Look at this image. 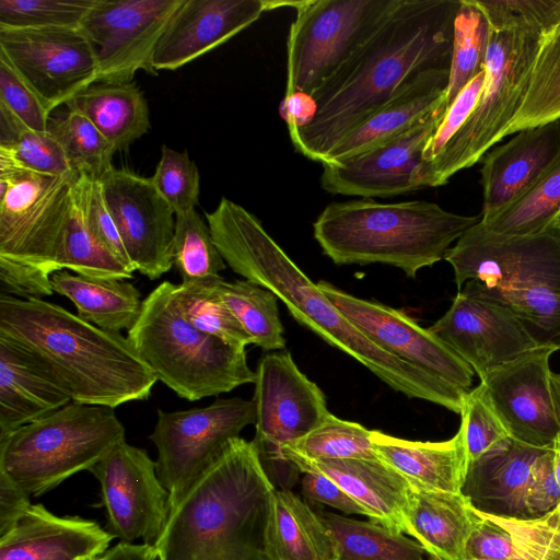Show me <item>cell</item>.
Here are the masks:
<instances>
[{
  "mask_svg": "<svg viewBox=\"0 0 560 560\" xmlns=\"http://www.w3.org/2000/svg\"><path fill=\"white\" fill-rule=\"evenodd\" d=\"M462 289L510 310L540 345L560 346V291L541 285H487L475 280Z\"/></svg>",
  "mask_w": 560,
  "mask_h": 560,
  "instance_id": "obj_35",
  "label": "cell"
},
{
  "mask_svg": "<svg viewBox=\"0 0 560 560\" xmlns=\"http://www.w3.org/2000/svg\"><path fill=\"white\" fill-rule=\"evenodd\" d=\"M276 488L252 442L233 439L170 511L156 560H277L270 545Z\"/></svg>",
  "mask_w": 560,
  "mask_h": 560,
  "instance_id": "obj_3",
  "label": "cell"
},
{
  "mask_svg": "<svg viewBox=\"0 0 560 560\" xmlns=\"http://www.w3.org/2000/svg\"><path fill=\"white\" fill-rule=\"evenodd\" d=\"M460 0H397L311 95V121L289 129L295 150L325 163L334 148L422 72L450 69Z\"/></svg>",
  "mask_w": 560,
  "mask_h": 560,
  "instance_id": "obj_1",
  "label": "cell"
},
{
  "mask_svg": "<svg viewBox=\"0 0 560 560\" xmlns=\"http://www.w3.org/2000/svg\"><path fill=\"white\" fill-rule=\"evenodd\" d=\"M0 56L51 112L96 83L98 68L80 28H1Z\"/></svg>",
  "mask_w": 560,
  "mask_h": 560,
  "instance_id": "obj_15",
  "label": "cell"
},
{
  "mask_svg": "<svg viewBox=\"0 0 560 560\" xmlns=\"http://www.w3.org/2000/svg\"><path fill=\"white\" fill-rule=\"evenodd\" d=\"M0 103L4 104L28 128L47 132L49 115L38 95L0 56Z\"/></svg>",
  "mask_w": 560,
  "mask_h": 560,
  "instance_id": "obj_50",
  "label": "cell"
},
{
  "mask_svg": "<svg viewBox=\"0 0 560 560\" xmlns=\"http://www.w3.org/2000/svg\"><path fill=\"white\" fill-rule=\"evenodd\" d=\"M477 521L476 509L462 492L412 487L405 533L438 560H467V542Z\"/></svg>",
  "mask_w": 560,
  "mask_h": 560,
  "instance_id": "obj_30",
  "label": "cell"
},
{
  "mask_svg": "<svg viewBox=\"0 0 560 560\" xmlns=\"http://www.w3.org/2000/svg\"><path fill=\"white\" fill-rule=\"evenodd\" d=\"M255 436L267 472L289 465L282 447L306 435L330 413L322 389L296 366L289 351L267 352L255 371Z\"/></svg>",
  "mask_w": 560,
  "mask_h": 560,
  "instance_id": "obj_13",
  "label": "cell"
},
{
  "mask_svg": "<svg viewBox=\"0 0 560 560\" xmlns=\"http://www.w3.org/2000/svg\"><path fill=\"white\" fill-rule=\"evenodd\" d=\"M560 159V119L521 130L491 150L480 168L481 218H488L526 192Z\"/></svg>",
  "mask_w": 560,
  "mask_h": 560,
  "instance_id": "obj_24",
  "label": "cell"
},
{
  "mask_svg": "<svg viewBox=\"0 0 560 560\" xmlns=\"http://www.w3.org/2000/svg\"><path fill=\"white\" fill-rule=\"evenodd\" d=\"M559 119L560 24L541 46L526 94L506 130V136Z\"/></svg>",
  "mask_w": 560,
  "mask_h": 560,
  "instance_id": "obj_39",
  "label": "cell"
},
{
  "mask_svg": "<svg viewBox=\"0 0 560 560\" xmlns=\"http://www.w3.org/2000/svg\"><path fill=\"white\" fill-rule=\"evenodd\" d=\"M551 386H552V396L553 402L558 416V420L560 423V373H551Z\"/></svg>",
  "mask_w": 560,
  "mask_h": 560,
  "instance_id": "obj_59",
  "label": "cell"
},
{
  "mask_svg": "<svg viewBox=\"0 0 560 560\" xmlns=\"http://www.w3.org/2000/svg\"><path fill=\"white\" fill-rule=\"evenodd\" d=\"M446 110L443 102L399 136L341 163L323 165L322 188L332 195L370 199L422 189V151Z\"/></svg>",
  "mask_w": 560,
  "mask_h": 560,
  "instance_id": "obj_21",
  "label": "cell"
},
{
  "mask_svg": "<svg viewBox=\"0 0 560 560\" xmlns=\"http://www.w3.org/2000/svg\"><path fill=\"white\" fill-rule=\"evenodd\" d=\"M31 504V495L0 472V536L15 525Z\"/></svg>",
  "mask_w": 560,
  "mask_h": 560,
  "instance_id": "obj_55",
  "label": "cell"
},
{
  "mask_svg": "<svg viewBox=\"0 0 560 560\" xmlns=\"http://www.w3.org/2000/svg\"><path fill=\"white\" fill-rule=\"evenodd\" d=\"M293 1L183 0L162 34L153 56V68L175 70L256 22L262 13Z\"/></svg>",
  "mask_w": 560,
  "mask_h": 560,
  "instance_id": "obj_22",
  "label": "cell"
},
{
  "mask_svg": "<svg viewBox=\"0 0 560 560\" xmlns=\"http://www.w3.org/2000/svg\"><path fill=\"white\" fill-rule=\"evenodd\" d=\"M214 281L175 284L177 305L184 317L198 330L231 347L245 349L254 343L253 339L219 296Z\"/></svg>",
  "mask_w": 560,
  "mask_h": 560,
  "instance_id": "obj_43",
  "label": "cell"
},
{
  "mask_svg": "<svg viewBox=\"0 0 560 560\" xmlns=\"http://www.w3.org/2000/svg\"><path fill=\"white\" fill-rule=\"evenodd\" d=\"M90 560H103V557L95 558V559H90Z\"/></svg>",
  "mask_w": 560,
  "mask_h": 560,
  "instance_id": "obj_61",
  "label": "cell"
},
{
  "mask_svg": "<svg viewBox=\"0 0 560 560\" xmlns=\"http://www.w3.org/2000/svg\"><path fill=\"white\" fill-rule=\"evenodd\" d=\"M270 545L277 560H339L337 544L317 512L289 489L272 494Z\"/></svg>",
  "mask_w": 560,
  "mask_h": 560,
  "instance_id": "obj_33",
  "label": "cell"
},
{
  "mask_svg": "<svg viewBox=\"0 0 560 560\" xmlns=\"http://www.w3.org/2000/svg\"><path fill=\"white\" fill-rule=\"evenodd\" d=\"M332 535L339 560H424L422 546L382 524L317 512Z\"/></svg>",
  "mask_w": 560,
  "mask_h": 560,
  "instance_id": "obj_34",
  "label": "cell"
},
{
  "mask_svg": "<svg viewBox=\"0 0 560 560\" xmlns=\"http://www.w3.org/2000/svg\"><path fill=\"white\" fill-rule=\"evenodd\" d=\"M47 131L60 144L71 171L100 179L113 166L117 150L81 113L68 108L54 116Z\"/></svg>",
  "mask_w": 560,
  "mask_h": 560,
  "instance_id": "obj_41",
  "label": "cell"
},
{
  "mask_svg": "<svg viewBox=\"0 0 560 560\" xmlns=\"http://www.w3.org/2000/svg\"><path fill=\"white\" fill-rule=\"evenodd\" d=\"M97 0H0L1 28H79Z\"/></svg>",
  "mask_w": 560,
  "mask_h": 560,
  "instance_id": "obj_46",
  "label": "cell"
},
{
  "mask_svg": "<svg viewBox=\"0 0 560 560\" xmlns=\"http://www.w3.org/2000/svg\"><path fill=\"white\" fill-rule=\"evenodd\" d=\"M560 221V159L520 198L481 218L482 225L498 234L526 235Z\"/></svg>",
  "mask_w": 560,
  "mask_h": 560,
  "instance_id": "obj_38",
  "label": "cell"
},
{
  "mask_svg": "<svg viewBox=\"0 0 560 560\" xmlns=\"http://www.w3.org/2000/svg\"><path fill=\"white\" fill-rule=\"evenodd\" d=\"M100 180L135 270L150 280L160 278L173 267V208L151 177L112 166Z\"/></svg>",
  "mask_w": 560,
  "mask_h": 560,
  "instance_id": "obj_19",
  "label": "cell"
},
{
  "mask_svg": "<svg viewBox=\"0 0 560 560\" xmlns=\"http://www.w3.org/2000/svg\"><path fill=\"white\" fill-rule=\"evenodd\" d=\"M79 174L26 168L0 148V281L20 299L54 294L65 226Z\"/></svg>",
  "mask_w": 560,
  "mask_h": 560,
  "instance_id": "obj_6",
  "label": "cell"
},
{
  "mask_svg": "<svg viewBox=\"0 0 560 560\" xmlns=\"http://www.w3.org/2000/svg\"><path fill=\"white\" fill-rule=\"evenodd\" d=\"M151 179L175 215L195 210L199 198L200 175L187 151L178 152L162 145L161 159Z\"/></svg>",
  "mask_w": 560,
  "mask_h": 560,
  "instance_id": "obj_47",
  "label": "cell"
},
{
  "mask_svg": "<svg viewBox=\"0 0 560 560\" xmlns=\"http://www.w3.org/2000/svg\"><path fill=\"white\" fill-rule=\"evenodd\" d=\"M485 80L486 69L477 74L448 106L442 121L422 151L421 167L431 163L462 128L479 101Z\"/></svg>",
  "mask_w": 560,
  "mask_h": 560,
  "instance_id": "obj_51",
  "label": "cell"
},
{
  "mask_svg": "<svg viewBox=\"0 0 560 560\" xmlns=\"http://www.w3.org/2000/svg\"><path fill=\"white\" fill-rule=\"evenodd\" d=\"M205 215L226 265L271 291L296 322L369 369L394 390L460 413L466 392L371 340L295 265L253 213L222 197L218 207Z\"/></svg>",
  "mask_w": 560,
  "mask_h": 560,
  "instance_id": "obj_2",
  "label": "cell"
},
{
  "mask_svg": "<svg viewBox=\"0 0 560 560\" xmlns=\"http://www.w3.org/2000/svg\"><path fill=\"white\" fill-rule=\"evenodd\" d=\"M429 560H438V559L429 556Z\"/></svg>",
  "mask_w": 560,
  "mask_h": 560,
  "instance_id": "obj_62",
  "label": "cell"
},
{
  "mask_svg": "<svg viewBox=\"0 0 560 560\" xmlns=\"http://www.w3.org/2000/svg\"><path fill=\"white\" fill-rule=\"evenodd\" d=\"M560 505L558 486L552 463V450L545 448L537 458L526 494V510L529 518H537Z\"/></svg>",
  "mask_w": 560,
  "mask_h": 560,
  "instance_id": "obj_53",
  "label": "cell"
},
{
  "mask_svg": "<svg viewBox=\"0 0 560 560\" xmlns=\"http://www.w3.org/2000/svg\"><path fill=\"white\" fill-rule=\"evenodd\" d=\"M544 450L510 438L468 464L462 493L479 512L529 518L526 494L534 465Z\"/></svg>",
  "mask_w": 560,
  "mask_h": 560,
  "instance_id": "obj_26",
  "label": "cell"
},
{
  "mask_svg": "<svg viewBox=\"0 0 560 560\" xmlns=\"http://www.w3.org/2000/svg\"><path fill=\"white\" fill-rule=\"evenodd\" d=\"M71 401L68 393L33 355L0 336V435Z\"/></svg>",
  "mask_w": 560,
  "mask_h": 560,
  "instance_id": "obj_28",
  "label": "cell"
},
{
  "mask_svg": "<svg viewBox=\"0 0 560 560\" xmlns=\"http://www.w3.org/2000/svg\"><path fill=\"white\" fill-rule=\"evenodd\" d=\"M429 329L455 351L480 381L542 346L510 310L464 289Z\"/></svg>",
  "mask_w": 560,
  "mask_h": 560,
  "instance_id": "obj_20",
  "label": "cell"
},
{
  "mask_svg": "<svg viewBox=\"0 0 560 560\" xmlns=\"http://www.w3.org/2000/svg\"><path fill=\"white\" fill-rule=\"evenodd\" d=\"M256 422L253 400L217 398L187 410H158L149 439L158 451L156 472L170 492V511L222 456L241 431Z\"/></svg>",
  "mask_w": 560,
  "mask_h": 560,
  "instance_id": "obj_11",
  "label": "cell"
},
{
  "mask_svg": "<svg viewBox=\"0 0 560 560\" xmlns=\"http://www.w3.org/2000/svg\"><path fill=\"white\" fill-rule=\"evenodd\" d=\"M551 450H552L553 471H555V476H556L558 486L560 488V433L553 441Z\"/></svg>",
  "mask_w": 560,
  "mask_h": 560,
  "instance_id": "obj_58",
  "label": "cell"
},
{
  "mask_svg": "<svg viewBox=\"0 0 560 560\" xmlns=\"http://www.w3.org/2000/svg\"><path fill=\"white\" fill-rule=\"evenodd\" d=\"M547 560H560V538H559L557 545L555 546V548L551 550Z\"/></svg>",
  "mask_w": 560,
  "mask_h": 560,
  "instance_id": "obj_60",
  "label": "cell"
},
{
  "mask_svg": "<svg viewBox=\"0 0 560 560\" xmlns=\"http://www.w3.org/2000/svg\"><path fill=\"white\" fill-rule=\"evenodd\" d=\"M489 23L477 0H460L454 22L450 80L445 94L446 107L459 92L486 69Z\"/></svg>",
  "mask_w": 560,
  "mask_h": 560,
  "instance_id": "obj_40",
  "label": "cell"
},
{
  "mask_svg": "<svg viewBox=\"0 0 560 560\" xmlns=\"http://www.w3.org/2000/svg\"><path fill=\"white\" fill-rule=\"evenodd\" d=\"M0 148L32 171L49 175L71 172L63 150L55 138L48 131L39 132L28 128L2 103Z\"/></svg>",
  "mask_w": 560,
  "mask_h": 560,
  "instance_id": "obj_45",
  "label": "cell"
},
{
  "mask_svg": "<svg viewBox=\"0 0 560 560\" xmlns=\"http://www.w3.org/2000/svg\"><path fill=\"white\" fill-rule=\"evenodd\" d=\"M0 336L33 355L75 402L145 400L158 381L127 337L44 299L1 293Z\"/></svg>",
  "mask_w": 560,
  "mask_h": 560,
  "instance_id": "obj_4",
  "label": "cell"
},
{
  "mask_svg": "<svg viewBox=\"0 0 560 560\" xmlns=\"http://www.w3.org/2000/svg\"><path fill=\"white\" fill-rule=\"evenodd\" d=\"M316 105L311 95L296 92L289 97H283L280 106L282 118L288 129L302 127L311 121Z\"/></svg>",
  "mask_w": 560,
  "mask_h": 560,
  "instance_id": "obj_56",
  "label": "cell"
},
{
  "mask_svg": "<svg viewBox=\"0 0 560 560\" xmlns=\"http://www.w3.org/2000/svg\"><path fill=\"white\" fill-rule=\"evenodd\" d=\"M558 345H542L490 372L482 394L510 438L537 448H551L560 433L549 360Z\"/></svg>",
  "mask_w": 560,
  "mask_h": 560,
  "instance_id": "obj_17",
  "label": "cell"
},
{
  "mask_svg": "<svg viewBox=\"0 0 560 560\" xmlns=\"http://www.w3.org/2000/svg\"><path fill=\"white\" fill-rule=\"evenodd\" d=\"M317 287L376 345L463 392L471 389L472 369L434 332L405 312L357 298L324 280L317 282Z\"/></svg>",
  "mask_w": 560,
  "mask_h": 560,
  "instance_id": "obj_18",
  "label": "cell"
},
{
  "mask_svg": "<svg viewBox=\"0 0 560 560\" xmlns=\"http://www.w3.org/2000/svg\"><path fill=\"white\" fill-rule=\"evenodd\" d=\"M460 428L464 432L468 464L505 443L510 435L486 400L480 386L463 399Z\"/></svg>",
  "mask_w": 560,
  "mask_h": 560,
  "instance_id": "obj_48",
  "label": "cell"
},
{
  "mask_svg": "<svg viewBox=\"0 0 560 560\" xmlns=\"http://www.w3.org/2000/svg\"><path fill=\"white\" fill-rule=\"evenodd\" d=\"M78 185L90 231L107 249L135 270L107 207L101 180L79 174Z\"/></svg>",
  "mask_w": 560,
  "mask_h": 560,
  "instance_id": "obj_49",
  "label": "cell"
},
{
  "mask_svg": "<svg viewBox=\"0 0 560 560\" xmlns=\"http://www.w3.org/2000/svg\"><path fill=\"white\" fill-rule=\"evenodd\" d=\"M50 282L55 293L72 302L81 318L102 329L128 331L141 313V293L128 280L92 278L59 270L51 275Z\"/></svg>",
  "mask_w": 560,
  "mask_h": 560,
  "instance_id": "obj_31",
  "label": "cell"
},
{
  "mask_svg": "<svg viewBox=\"0 0 560 560\" xmlns=\"http://www.w3.org/2000/svg\"><path fill=\"white\" fill-rule=\"evenodd\" d=\"M58 266L59 270H70L92 278H133L135 270L107 249L90 231L78 178L73 187Z\"/></svg>",
  "mask_w": 560,
  "mask_h": 560,
  "instance_id": "obj_36",
  "label": "cell"
},
{
  "mask_svg": "<svg viewBox=\"0 0 560 560\" xmlns=\"http://www.w3.org/2000/svg\"><path fill=\"white\" fill-rule=\"evenodd\" d=\"M100 482L108 532L124 542L154 545L170 515V492L143 448L122 441L90 470Z\"/></svg>",
  "mask_w": 560,
  "mask_h": 560,
  "instance_id": "obj_16",
  "label": "cell"
},
{
  "mask_svg": "<svg viewBox=\"0 0 560 560\" xmlns=\"http://www.w3.org/2000/svg\"><path fill=\"white\" fill-rule=\"evenodd\" d=\"M214 288L233 315L264 351L284 350V329L279 317L278 299L252 281L217 279Z\"/></svg>",
  "mask_w": 560,
  "mask_h": 560,
  "instance_id": "obj_37",
  "label": "cell"
},
{
  "mask_svg": "<svg viewBox=\"0 0 560 560\" xmlns=\"http://www.w3.org/2000/svg\"><path fill=\"white\" fill-rule=\"evenodd\" d=\"M490 27L486 80L479 101L442 152L421 167V188L438 187L479 162L506 130L522 105L549 32L513 19L485 15Z\"/></svg>",
  "mask_w": 560,
  "mask_h": 560,
  "instance_id": "obj_8",
  "label": "cell"
},
{
  "mask_svg": "<svg viewBox=\"0 0 560 560\" xmlns=\"http://www.w3.org/2000/svg\"><path fill=\"white\" fill-rule=\"evenodd\" d=\"M103 560H156V555L152 545L119 541L107 550Z\"/></svg>",
  "mask_w": 560,
  "mask_h": 560,
  "instance_id": "obj_57",
  "label": "cell"
},
{
  "mask_svg": "<svg viewBox=\"0 0 560 560\" xmlns=\"http://www.w3.org/2000/svg\"><path fill=\"white\" fill-rule=\"evenodd\" d=\"M173 266L182 282H209L226 268L208 223L195 210L175 215Z\"/></svg>",
  "mask_w": 560,
  "mask_h": 560,
  "instance_id": "obj_42",
  "label": "cell"
},
{
  "mask_svg": "<svg viewBox=\"0 0 560 560\" xmlns=\"http://www.w3.org/2000/svg\"><path fill=\"white\" fill-rule=\"evenodd\" d=\"M114 538L93 520L59 516L32 503L0 536V560H90L103 557Z\"/></svg>",
  "mask_w": 560,
  "mask_h": 560,
  "instance_id": "obj_23",
  "label": "cell"
},
{
  "mask_svg": "<svg viewBox=\"0 0 560 560\" xmlns=\"http://www.w3.org/2000/svg\"><path fill=\"white\" fill-rule=\"evenodd\" d=\"M307 459L378 458L372 430L331 412L303 438L282 447Z\"/></svg>",
  "mask_w": 560,
  "mask_h": 560,
  "instance_id": "obj_44",
  "label": "cell"
},
{
  "mask_svg": "<svg viewBox=\"0 0 560 560\" xmlns=\"http://www.w3.org/2000/svg\"><path fill=\"white\" fill-rule=\"evenodd\" d=\"M66 105L84 115L117 151L150 129L148 103L133 82L94 83Z\"/></svg>",
  "mask_w": 560,
  "mask_h": 560,
  "instance_id": "obj_32",
  "label": "cell"
},
{
  "mask_svg": "<svg viewBox=\"0 0 560 560\" xmlns=\"http://www.w3.org/2000/svg\"><path fill=\"white\" fill-rule=\"evenodd\" d=\"M458 291L470 280L497 287L541 285L560 291V221L526 235H503L479 221L444 258Z\"/></svg>",
  "mask_w": 560,
  "mask_h": 560,
  "instance_id": "obj_12",
  "label": "cell"
},
{
  "mask_svg": "<svg viewBox=\"0 0 560 560\" xmlns=\"http://www.w3.org/2000/svg\"><path fill=\"white\" fill-rule=\"evenodd\" d=\"M450 69L420 73L386 104L345 137L323 165L341 163L411 128L445 102Z\"/></svg>",
  "mask_w": 560,
  "mask_h": 560,
  "instance_id": "obj_27",
  "label": "cell"
},
{
  "mask_svg": "<svg viewBox=\"0 0 560 560\" xmlns=\"http://www.w3.org/2000/svg\"><path fill=\"white\" fill-rule=\"evenodd\" d=\"M122 441L125 427L115 408L71 401L0 435V472L38 497L89 471Z\"/></svg>",
  "mask_w": 560,
  "mask_h": 560,
  "instance_id": "obj_9",
  "label": "cell"
},
{
  "mask_svg": "<svg viewBox=\"0 0 560 560\" xmlns=\"http://www.w3.org/2000/svg\"><path fill=\"white\" fill-rule=\"evenodd\" d=\"M183 0H97L80 30L98 68L96 83H128L137 71L156 75L153 56Z\"/></svg>",
  "mask_w": 560,
  "mask_h": 560,
  "instance_id": "obj_14",
  "label": "cell"
},
{
  "mask_svg": "<svg viewBox=\"0 0 560 560\" xmlns=\"http://www.w3.org/2000/svg\"><path fill=\"white\" fill-rule=\"evenodd\" d=\"M397 0L293 1L284 97L312 95L396 5Z\"/></svg>",
  "mask_w": 560,
  "mask_h": 560,
  "instance_id": "obj_10",
  "label": "cell"
},
{
  "mask_svg": "<svg viewBox=\"0 0 560 560\" xmlns=\"http://www.w3.org/2000/svg\"><path fill=\"white\" fill-rule=\"evenodd\" d=\"M480 215H462L438 203H383L370 198L332 202L313 223L323 253L336 265L386 264L409 278L445 258L451 245Z\"/></svg>",
  "mask_w": 560,
  "mask_h": 560,
  "instance_id": "obj_5",
  "label": "cell"
},
{
  "mask_svg": "<svg viewBox=\"0 0 560 560\" xmlns=\"http://www.w3.org/2000/svg\"><path fill=\"white\" fill-rule=\"evenodd\" d=\"M301 472L322 474L359 502L371 521L405 533V512L412 486L380 458L307 459L281 450Z\"/></svg>",
  "mask_w": 560,
  "mask_h": 560,
  "instance_id": "obj_25",
  "label": "cell"
},
{
  "mask_svg": "<svg viewBox=\"0 0 560 560\" xmlns=\"http://www.w3.org/2000/svg\"><path fill=\"white\" fill-rule=\"evenodd\" d=\"M175 284L161 282L143 300L127 338L162 382L180 398L196 401L255 382L245 349L229 346L192 326L182 314Z\"/></svg>",
  "mask_w": 560,
  "mask_h": 560,
  "instance_id": "obj_7",
  "label": "cell"
},
{
  "mask_svg": "<svg viewBox=\"0 0 560 560\" xmlns=\"http://www.w3.org/2000/svg\"><path fill=\"white\" fill-rule=\"evenodd\" d=\"M479 7L497 15L552 32L560 24V0L479 1Z\"/></svg>",
  "mask_w": 560,
  "mask_h": 560,
  "instance_id": "obj_52",
  "label": "cell"
},
{
  "mask_svg": "<svg viewBox=\"0 0 560 560\" xmlns=\"http://www.w3.org/2000/svg\"><path fill=\"white\" fill-rule=\"evenodd\" d=\"M302 492L312 501L327 504L346 514L370 517L369 512L328 477L317 472H304Z\"/></svg>",
  "mask_w": 560,
  "mask_h": 560,
  "instance_id": "obj_54",
  "label": "cell"
},
{
  "mask_svg": "<svg viewBox=\"0 0 560 560\" xmlns=\"http://www.w3.org/2000/svg\"><path fill=\"white\" fill-rule=\"evenodd\" d=\"M372 442L378 458L412 487L462 492L468 455L460 427L453 438L441 442L410 441L372 430Z\"/></svg>",
  "mask_w": 560,
  "mask_h": 560,
  "instance_id": "obj_29",
  "label": "cell"
}]
</instances>
